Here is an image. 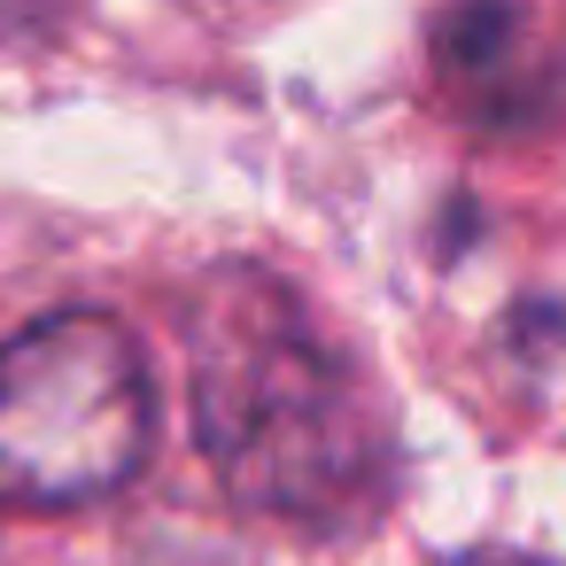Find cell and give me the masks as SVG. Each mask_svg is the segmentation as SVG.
Segmentation results:
<instances>
[{"mask_svg": "<svg viewBox=\"0 0 566 566\" xmlns=\"http://www.w3.org/2000/svg\"><path fill=\"white\" fill-rule=\"evenodd\" d=\"M195 442L218 489L303 535H357L388 512L403 450L380 380L264 264H210L187 295Z\"/></svg>", "mask_w": 566, "mask_h": 566, "instance_id": "1", "label": "cell"}, {"mask_svg": "<svg viewBox=\"0 0 566 566\" xmlns=\"http://www.w3.org/2000/svg\"><path fill=\"white\" fill-rule=\"evenodd\" d=\"M148 442L156 388L125 318L48 311L0 342V504H102L148 465Z\"/></svg>", "mask_w": 566, "mask_h": 566, "instance_id": "2", "label": "cell"}, {"mask_svg": "<svg viewBox=\"0 0 566 566\" xmlns=\"http://www.w3.org/2000/svg\"><path fill=\"white\" fill-rule=\"evenodd\" d=\"M434 71L496 133H527V125L558 117V102H566L558 63L527 55V9L520 0H450L434 17Z\"/></svg>", "mask_w": 566, "mask_h": 566, "instance_id": "3", "label": "cell"}, {"mask_svg": "<svg viewBox=\"0 0 566 566\" xmlns=\"http://www.w3.org/2000/svg\"><path fill=\"white\" fill-rule=\"evenodd\" d=\"M450 566H551V558H535V551H465Z\"/></svg>", "mask_w": 566, "mask_h": 566, "instance_id": "4", "label": "cell"}]
</instances>
